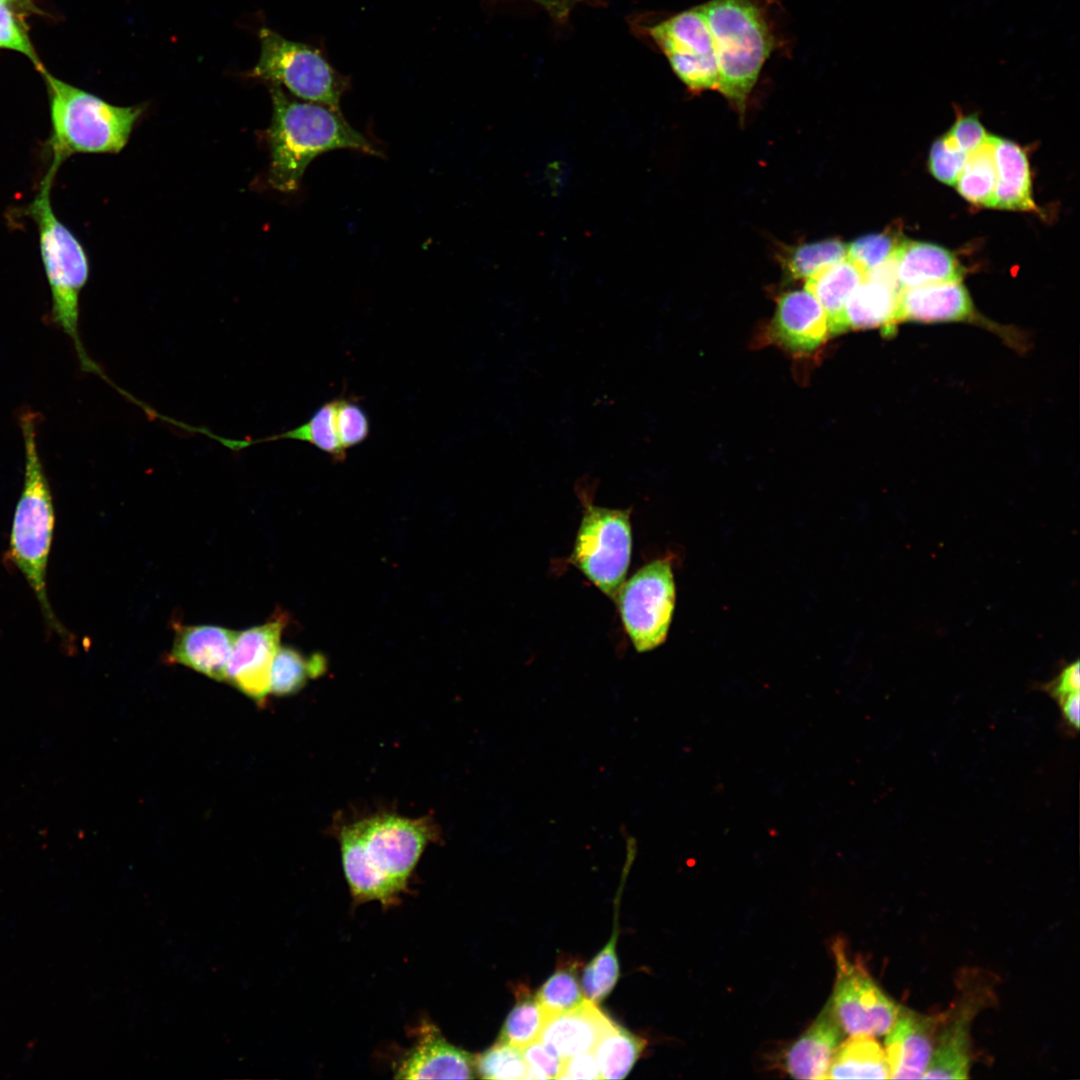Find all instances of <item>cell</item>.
Here are the masks:
<instances>
[{
	"label": "cell",
	"instance_id": "43",
	"mask_svg": "<svg viewBox=\"0 0 1080 1080\" xmlns=\"http://www.w3.org/2000/svg\"><path fill=\"white\" fill-rule=\"evenodd\" d=\"M1079 687V662L1076 660L1075 662L1068 664L1060 674L1051 682L1047 683L1043 689L1058 702L1071 693L1079 692Z\"/></svg>",
	"mask_w": 1080,
	"mask_h": 1080
},
{
	"label": "cell",
	"instance_id": "18",
	"mask_svg": "<svg viewBox=\"0 0 1080 1080\" xmlns=\"http://www.w3.org/2000/svg\"><path fill=\"white\" fill-rule=\"evenodd\" d=\"M843 1035L828 1000L811 1025L784 1052L783 1070L796 1079H826Z\"/></svg>",
	"mask_w": 1080,
	"mask_h": 1080
},
{
	"label": "cell",
	"instance_id": "38",
	"mask_svg": "<svg viewBox=\"0 0 1080 1080\" xmlns=\"http://www.w3.org/2000/svg\"><path fill=\"white\" fill-rule=\"evenodd\" d=\"M0 49L23 54L38 72L45 68L34 49L24 22L14 13L10 5L0 4Z\"/></svg>",
	"mask_w": 1080,
	"mask_h": 1080
},
{
	"label": "cell",
	"instance_id": "25",
	"mask_svg": "<svg viewBox=\"0 0 1080 1080\" xmlns=\"http://www.w3.org/2000/svg\"><path fill=\"white\" fill-rule=\"evenodd\" d=\"M866 273L847 257L815 273L805 282L823 308L830 335L846 332L845 306Z\"/></svg>",
	"mask_w": 1080,
	"mask_h": 1080
},
{
	"label": "cell",
	"instance_id": "45",
	"mask_svg": "<svg viewBox=\"0 0 1080 1080\" xmlns=\"http://www.w3.org/2000/svg\"><path fill=\"white\" fill-rule=\"evenodd\" d=\"M542 7H544L548 13L557 19H562L568 16L571 9L576 5L578 0H534Z\"/></svg>",
	"mask_w": 1080,
	"mask_h": 1080
},
{
	"label": "cell",
	"instance_id": "7",
	"mask_svg": "<svg viewBox=\"0 0 1080 1080\" xmlns=\"http://www.w3.org/2000/svg\"><path fill=\"white\" fill-rule=\"evenodd\" d=\"M631 546L629 510L587 505L570 562L614 600L629 568Z\"/></svg>",
	"mask_w": 1080,
	"mask_h": 1080
},
{
	"label": "cell",
	"instance_id": "34",
	"mask_svg": "<svg viewBox=\"0 0 1080 1080\" xmlns=\"http://www.w3.org/2000/svg\"><path fill=\"white\" fill-rule=\"evenodd\" d=\"M618 929L604 948L585 966L582 990L586 999L598 1004L614 989L620 975L616 953Z\"/></svg>",
	"mask_w": 1080,
	"mask_h": 1080
},
{
	"label": "cell",
	"instance_id": "4",
	"mask_svg": "<svg viewBox=\"0 0 1080 1080\" xmlns=\"http://www.w3.org/2000/svg\"><path fill=\"white\" fill-rule=\"evenodd\" d=\"M719 68L718 91L743 115L778 38L760 0H709L701 4Z\"/></svg>",
	"mask_w": 1080,
	"mask_h": 1080
},
{
	"label": "cell",
	"instance_id": "37",
	"mask_svg": "<svg viewBox=\"0 0 1080 1080\" xmlns=\"http://www.w3.org/2000/svg\"><path fill=\"white\" fill-rule=\"evenodd\" d=\"M336 429L342 448H349L363 443L370 434V422L367 413L357 399L337 397Z\"/></svg>",
	"mask_w": 1080,
	"mask_h": 1080
},
{
	"label": "cell",
	"instance_id": "24",
	"mask_svg": "<svg viewBox=\"0 0 1080 1080\" xmlns=\"http://www.w3.org/2000/svg\"><path fill=\"white\" fill-rule=\"evenodd\" d=\"M344 873L353 898L358 902L377 900L391 905L400 891L371 863L356 822L344 826L339 835Z\"/></svg>",
	"mask_w": 1080,
	"mask_h": 1080
},
{
	"label": "cell",
	"instance_id": "46",
	"mask_svg": "<svg viewBox=\"0 0 1080 1080\" xmlns=\"http://www.w3.org/2000/svg\"><path fill=\"white\" fill-rule=\"evenodd\" d=\"M16 1H18V0H0V4L1 5H11V4L15 3Z\"/></svg>",
	"mask_w": 1080,
	"mask_h": 1080
},
{
	"label": "cell",
	"instance_id": "27",
	"mask_svg": "<svg viewBox=\"0 0 1080 1080\" xmlns=\"http://www.w3.org/2000/svg\"><path fill=\"white\" fill-rule=\"evenodd\" d=\"M864 1078H889L885 1050L875 1036L850 1034L838 1045L826 1079Z\"/></svg>",
	"mask_w": 1080,
	"mask_h": 1080
},
{
	"label": "cell",
	"instance_id": "16",
	"mask_svg": "<svg viewBox=\"0 0 1080 1080\" xmlns=\"http://www.w3.org/2000/svg\"><path fill=\"white\" fill-rule=\"evenodd\" d=\"M829 335L825 312L808 290L781 295L769 325L773 341L794 352H811Z\"/></svg>",
	"mask_w": 1080,
	"mask_h": 1080
},
{
	"label": "cell",
	"instance_id": "5",
	"mask_svg": "<svg viewBox=\"0 0 1080 1080\" xmlns=\"http://www.w3.org/2000/svg\"><path fill=\"white\" fill-rule=\"evenodd\" d=\"M43 76L50 115V165L60 168L78 153H118L126 145L142 106H114L50 74Z\"/></svg>",
	"mask_w": 1080,
	"mask_h": 1080
},
{
	"label": "cell",
	"instance_id": "41",
	"mask_svg": "<svg viewBox=\"0 0 1080 1080\" xmlns=\"http://www.w3.org/2000/svg\"><path fill=\"white\" fill-rule=\"evenodd\" d=\"M945 136L956 148L968 154L980 147L989 134L975 113L963 115L958 111L955 123Z\"/></svg>",
	"mask_w": 1080,
	"mask_h": 1080
},
{
	"label": "cell",
	"instance_id": "29",
	"mask_svg": "<svg viewBox=\"0 0 1080 1080\" xmlns=\"http://www.w3.org/2000/svg\"><path fill=\"white\" fill-rule=\"evenodd\" d=\"M326 669L327 660L319 653L305 657L291 647H279L270 671V692L276 696L292 695Z\"/></svg>",
	"mask_w": 1080,
	"mask_h": 1080
},
{
	"label": "cell",
	"instance_id": "19",
	"mask_svg": "<svg viewBox=\"0 0 1080 1080\" xmlns=\"http://www.w3.org/2000/svg\"><path fill=\"white\" fill-rule=\"evenodd\" d=\"M238 632L215 625H177L169 659L217 681H226Z\"/></svg>",
	"mask_w": 1080,
	"mask_h": 1080
},
{
	"label": "cell",
	"instance_id": "13",
	"mask_svg": "<svg viewBox=\"0 0 1080 1080\" xmlns=\"http://www.w3.org/2000/svg\"><path fill=\"white\" fill-rule=\"evenodd\" d=\"M967 988L956 1003L941 1014L936 1043L923 1079H967L971 1066V1025L985 999V991Z\"/></svg>",
	"mask_w": 1080,
	"mask_h": 1080
},
{
	"label": "cell",
	"instance_id": "15",
	"mask_svg": "<svg viewBox=\"0 0 1080 1080\" xmlns=\"http://www.w3.org/2000/svg\"><path fill=\"white\" fill-rule=\"evenodd\" d=\"M900 292L895 258L867 272L846 303V331L881 328L884 335L894 333Z\"/></svg>",
	"mask_w": 1080,
	"mask_h": 1080
},
{
	"label": "cell",
	"instance_id": "44",
	"mask_svg": "<svg viewBox=\"0 0 1080 1080\" xmlns=\"http://www.w3.org/2000/svg\"><path fill=\"white\" fill-rule=\"evenodd\" d=\"M1079 698H1080L1079 692H1074V693H1071V694L1065 696L1064 698H1062L1061 700H1059L1057 702L1059 704V706H1060L1061 713H1062V718H1063L1066 726L1069 729L1075 730V731H1077L1078 728H1079V720H1080V699Z\"/></svg>",
	"mask_w": 1080,
	"mask_h": 1080
},
{
	"label": "cell",
	"instance_id": "14",
	"mask_svg": "<svg viewBox=\"0 0 1080 1080\" xmlns=\"http://www.w3.org/2000/svg\"><path fill=\"white\" fill-rule=\"evenodd\" d=\"M940 1020L941 1014L926 1015L900 1008L884 1041L890 1079L923 1078L935 1047Z\"/></svg>",
	"mask_w": 1080,
	"mask_h": 1080
},
{
	"label": "cell",
	"instance_id": "36",
	"mask_svg": "<svg viewBox=\"0 0 1080 1080\" xmlns=\"http://www.w3.org/2000/svg\"><path fill=\"white\" fill-rule=\"evenodd\" d=\"M902 241L897 231L864 235L847 245V258L867 273L892 259Z\"/></svg>",
	"mask_w": 1080,
	"mask_h": 1080
},
{
	"label": "cell",
	"instance_id": "32",
	"mask_svg": "<svg viewBox=\"0 0 1080 1080\" xmlns=\"http://www.w3.org/2000/svg\"><path fill=\"white\" fill-rule=\"evenodd\" d=\"M578 960L558 961L555 972L535 994L547 1017L571 1010L586 998L580 985Z\"/></svg>",
	"mask_w": 1080,
	"mask_h": 1080
},
{
	"label": "cell",
	"instance_id": "28",
	"mask_svg": "<svg viewBox=\"0 0 1080 1080\" xmlns=\"http://www.w3.org/2000/svg\"><path fill=\"white\" fill-rule=\"evenodd\" d=\"M646 1046V1040L615 1024L595 1046L601 1079H623L630 1072Z\"/></svg>",
	"mask_w": 1080,
	"mask_h": 1080
},
{
	"label": "cell",
	"instance_id": "3",
	"mask_svg": "<svg viewBox=\"0 0 1080 1080\" xmlns=\"http://www.w3.org/2000/svg\"><path fill=\"white\" fill-rule=\"evenodd\" d=\"M57 172L58 169L48 167L38 192L26 207V215L37 227L41 259L51 291L49 321L69 336L81 369L113 385L89 357L81 340L79 298L89 278V261L82 244L53 210L51 190Z\"/></svg>",
	"mask_w": 1080,
	"mask_h": 1080
},
{
	"label": "cell",
	"instance_id": "6",
	"mask_svg": "<svg viewBox=\"0 0 1080 1080\" xmlns=\"http://www.w3.org/2000/svg\"><path fill=\"white\" fill-rule=\"evenodd\" d=\"M261 54L249 75L284 86L294 96L340 111L347 81L316 49L288 40L275 31L259 32Z\"/></svg>",
	"mask_w": 1080,
	"mask_h": 1080
},
{
	"label": "cell",
	"instance_id": "42",
	"mask_svg": "<svg viewBox=\"0 0 1080 1080\" xmlns=\"http://www.w3.org/2000/svg\"><path fill=\"white\" fill-rule=\"evenodd\" d=\"M559 1079H601L600 1070L593 1051L580 1053L563 1059Z\"/></svg>",
	"mask_w": 1080,
	"mask_h": 1080
},
{
	"label": "cell",
	"instance_id": "39",
	"mask_svg": "<svg viewBox=\"0 0 1080 1080\" xmlns=\"http://www.w3.org/2000/svg\"><path fill=\"white\" fill-rule=\"evenodd\" d=\"M967 153L959 150L945 135L936 139L930 149L928 168L940 182L954 185L964 167Z\"/></svg>",
	"mask_w": 1080,
	"mask_h": 1080
},
{
	"label": "cell",
	"instance_id": "2",
	"mask_svg": "<svg viewBox=\"0 0 1080 1080\" xmlns=\"http://www.w3.org/2000/svg\"><path fill=\"white\" fill-rule=\"evenodd\" d=\"M25 470L10 532L9 558L32 589L50 629L62 638L68 632L57 619L47 591V565L54 531V506L49 481L39 455V413L23 409L19 415Z\"/></svg>",
	"mask_w": 1080,
	"mask_h": 1080
},
{
	"label": "cell",
	"instance_id": "10",
	"mask_svg": "<svg viewBox=\"0 0 1080 1080\" xmlns=\"http://www.w3.org/2000/svg\"><path fill=\"white\" fill-rule=\"evenodd\" d=\"M649 33L677 77L695 92L717 90L719 68L712 35L701 5L654 25Z\"/></svg>",
	"mask_w": 1080,
	"mask_h": 1080
},
{
	"label": "cell",
	"instance_id": "11",
	"mask_svg": "<svg viewBox=\"0 0 1080 1080\" xmlns=\"http://www.w3.org/2000/svg\"><path fill=\"white\" fill-rule=\"evenodd\" d=\"M371 863L402 892L424 849L438 837L430 817L376 815L356 822Z\"/></svg>",
	"mask_w": 1080,
	"mask_h": 1080
},
{
	"label": "cell",
	"instance_id": "9",
	"mask_svg": "<svg viewBox=\"0 0 1080 1080\" xmlns=\"http://www.w3.org/2000/svg\"><path fill=\"white\" fill-rule=\"evenodd\" d=\"M832 950L836 978L829 1000L840 1027L849 1035H885L901 1007L874 981L861 960L850 957L842 939L833 942Z\"/></svg>",
	"mask_w": 1080,
	"mask_h": 1080
},
{
	"label": "cell",
	"instance_id": "30",
	"mask_svg": "<svg viewBox=\"0 0 1080 1080\" xmlns=\"http://www.w3.org/2000/svg\"><path fill=\"white\" fill-rule=\"evenodd\" d=\"M996 185V166L992 135L976 150L968 153L955 184L967 201L991 208Z\"/></svg>",
	"mask_w": 1080,
	"mask_h": 1080
},
{
	"label": "cell",
	"instance_id": "22",
	"mask_svg": "<svg viewBox=\"0 0 1080 1080\" xmlns=\"http://www.w3.org/2000/svg\"><path fill=\"white\" fill-rule=\"evenodd\" d=\"M901 290L935 283L961 282L963 268L956 256L937 244L904 240L895 255Z\"/></svg>",
	"mask_w": 1080,
	"mask_h": 1080
},
{
	"label": "cell",
	"instance_id": "23",
	"mask_svg": "<svg viewBox=\"0 0 1080 1080\" xmlns=\"http://www.w3.org/2000/svg\"><path fill=\"white\" fill-rule=\"evenodd\" d=\"M996 185L991 208L1038 211L1032 197L1031 172L1025 151L1016 143L992 136Z\"/></svg>",
	"mask_w": 1080,
	"mask_h": 1080
},
{
	"label": "cell",
	"instance_id": "20",
	"mask_svg": "<svg viewBox=\"0 0 1080 1080\" xmlns=\"http://www.w3.org/2000/svg\"><path fill=\"white\" fill-rule=\"evenodd\" d=\"M475 1057L450 1044L432 1025L424 1027L418 1043L401 1061L395 1078L471 1079Z\"/></svg>",
	"mask_w": 1080,
	"mask_h": 1080
},
{
	"label": "cell",
	"instance_id": "17",
	"mask_svg": "<svg viewBox=\"0 0 1080 1080\" xmlns=\"http://www.w3.org/2000/svg\"><path fill=\"white\" fill-rule=\"evenodd\" d=\"M616 1023L585 999L575 1008L547 1017L539 1040L561 1059L593 1051Z\"/></svg>",
	"mask_w": 1080,
	"mask_h": 1080
},
{
	"label": "cell",
	"instance_id": "12",
	"mask_svg": "<svg viewBox=\"0 0 1080 1080\" xmlns=\"http://www.w3.org/2000/svg\"><path fill=\"white\" fill-rule=\"evenodd\" d=\"M287 616L279 614L265 624L237 634L227 665L226 681L258 703L270 693V671L280 647Z\"/></svg>",
	"mask_w": 1080,
	"mask_h": 1080
},
{
	"label": "cell",
	"instance_id": "40",
	"mask_svg": "<svg viewBox=\"0 0 1080 1080\" xmlns=\"http://www.w3.org/2000/svg\"><path fill=\"white\" fill-rule=\"evenodd\" d=\"M528 1067V1079H559L563 1059L540 1040L521 1049Z\"/></svg>",
	"mask_w": 1080,
	"mask_h": 1080
},
{
	"label": "cell",
	"instance_id": "31",
	"mask_svg": "<svg viewBox=\"0 0 1080 1080\" xmlns=\"http://www.w3.org/2000/svg\"><path fill=\"white\" fill-rule=\"evenodd\" d=\"M515 994L516 1003L504 1021L498 1040L522 1049L539 1040L547 1015L528 988L519 986Z\"/></svg>",
	"mask_w": 1080,
	"mask_h": 1080
},
{
	"label": "cell",
	"instance_id": "26",
	"mask_svg": "<svg viewBox=\"0 0 1080 1080\" xmlns=\"http://www.w3.org/2000/svg\"><path fill=\"white\" fill-rule=\"evenodd\" d=\"M337 398L321 405L305 423L284 431L259 439L231 440L214 435L213 439L221 442L227 448L240 450L248 446L277 440H297L309 443L322 452L329 455L335 463L343 462L347 452L342 448L336 429V406Z\"/></svg>",
	"mask_w": 1080,
	"mask_h": 1080
},
{
	"label": "cell",
	"instance_id": "8",
	"mask_svg": "<svg viewBox=\"0 0 1080 1080\" xmlns=\"http://www.w3.org/2000/svg\"><path fill=\"white\" fill-rule=\"evenodd\" d=\"M620 616L634 648L650 651L668 634L675 606V584L670 562L654 560L623 582L617 596Z\"/></svg>",
	"mask_w": 1080,
	"mask_h": 1080
},
{
	"label": "cell",
	"instance_id": "35",
	"mask_svg": "<svg viewBox=\"0 0 1080 1080\" xmlns=\"http://www.w3.org/2000/svg\"><path fill=\"white\" fill-rule=\"evenodd\" d=\"M475 1071L484 1079H528L521 1049L499 1040L475 1057Z\"/></svg>",
	"mask_w": 1080,
	"mask_h": 1080
},
{
	"label": "cell",
	"instance_id": "1",
	"mask_svg": "<svg viewBox=\"0 0 1080 1080\" xmlns=\"http://www.w3.org/2000/svg\"><path fill=\"white\" fill-rule=\"evenodd\" d=\"M272 120L267 130L270 150L268 182L272 188L298 190L307 166L317 156L337 149L382 156L380 150L352 127L340 111L322 104L294 100L281 86L271 85Z\"/></svg>",
	"mask_w": 1080,
	"mask_h": 1080
},
{
	"label": "cell",
	"instance_id": "33",
	"mask_svg": "<svg viewBox=\"0 0 1080 1080\" xmlns=\"http://www.w3.org/2000/svg\"><path fill=\"white\" fill-rule=\"evenodd\" d=\"M846 257L845 243L837 239H827L792 248L784 259V268L791 278L806 280Z\"/></svg>",
	"mask_w": 1080,
	"mask_h": 1080
},
{
	"label": "cell",
	"instance_id": "21",
	"mask_svg": "<svg viewBox=\"0 0 1080 1080\" xmlns=\"http://www.w3.org/2000/svg\"><path fill=\"white\" fill-rule=\"evenodd\" d=\"M973 316V302L964 285L935 283L901 290L895 323L960 322Z\"/></svg>",
	"mask_w": 1080,
	"mask_h": 1080
}]
</instances>
